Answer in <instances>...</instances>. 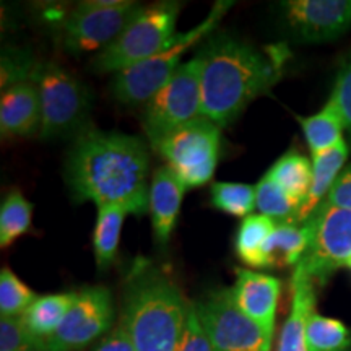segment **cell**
I'll return each mask as SVG.
<instances>
[{
	"label": "cell",
	"mask_w": 351,
	"mask_h": 351,
	"mask_svg": "<svg viewBox=\"0 0 351 351\" xmlns=\"http://www.w3.org/2000/svg\"><path fill=\"white\" fill-rule=\"evenodd\" d=\"M148 163L142 138L91 125L72 142L65 181L77 204L122 205L142 217L150 210Z\"/></svg>",
	"instance_id": "obj_1"
},
{
	"label": "cell",
	"mask_w": 351,
	"mask_h": 351,
	"mask_svg": "<svg viewBox=\"0 0 351 351\" xmlns=\"http://www.w3.org/2000/svg\"><path fill=\"white\" fill-rule=\"evenodd\" d=\"M202 62V114L219 127L230 125L282 77L288 54L282 46L258 49L226 34L208 39Z\"/></svg>",
	"instance_id": "obj_2"
},
{
	"label": "cell",
	"mask_w": 351,
	"mask_h": 351,
	"mask_svg": "<svg viewBox=\"0 0 351 351\" xmlns=\"http://www.w3.org/2000/svg\"><path fill=\"white\" fill-rule=\"evenodd\" d=\"M189 306L169 275L138 258L124 283L121 322L137 351H178Z\"/></svg>",
	"instance_id": "obj_3"
},
{
	"label": "cell",
	"mask_w": 351,
	"mask_h": 351,
	"mask_svg": "<svg viewBox=\"0 0 351 351\" xmlns=\"http://www.w3.org/2000/svg\"><path fill=\"white\" fill-rule=\"evenodd\" d=\"M33 83L41 99L39 137L75 140L90 129L93 96L85 83L54 62H38Z\"/></svg>",
	"instance_id": "obj_4"
},
{
	"label": "cell",
	"mask_w": 351,
	"mask_h": 351,
	"mask_svg": "<svg viewBox=\"0 0 351 351\" xmlns=\"http://www.w3.org/2000/svg\"><path fill=\"white\" fill-rule=\"evenodd\" d=\"M232 2H217L208 13V16L195 28L187 33H178L165 49H161L150 59L130 65L124 70L114 73L111 90L114 98L122 104H145L153 95L174 75L176 70L182 65V57L186 52L217 28L219 20L228 12Z\"/></svg>",
	"instance_id": "obj_5"
},
{
	"label": "cell",
	"mask_w": 351,
	"mask_h": 351,
	"mask_svg": "<svg viewBox=\"0 0 351 351\" xmlns=\"http://www.w3.org/2000/svg\"><path fill=\"white\" fill-rule=\"evenodd\" d=\"M179 12L181 3L178 2H158L152 7H142L124 32L93 57L91 69L96 73L114 75L158 54L178 34L176 23Z\"/></svg>",
	"instance_id": "obj_6"
},
{
	"label": "cell",
	"mask_w": 351,
	"mask_h": 351,
	"mask_svg": "<svg viewBox=\"0 0 351 351\" xmlns=\"http://www.w3.org/2000/svg\"><path fill=\"white\" fill-rule=\"evenodd\" d=\"M204 117L202 114V62L199 56L181 67L143 104L142 127L150 143Z\"/></svg>",
	"instance_id": "obj_7"
},
{
	"label": "cell",
	"mask_w": 351,
	"mask_h": 351,
	"mask_svg": "<svg viewBox=\"0 0 351 351\" xmlns=\"http://www.w3.org/2000/svg\"><path fill=\"white\" fill-rule=\"evenodd\" d=\"M219 142L221 127L204 116L166 135L152 147L158 155L165 158L184 186L195 189L205 186L215 174Z\"/></svg>",
	"instance_id": "obj_8"
},
{
	"label": "cell",
	"mask_w": 351,
	"mask_h": 351,
	"mask_svg": "<svg viewBox=\"0 0 351 351\" xmlns=\"http://www.w3.org/2000/svg\"><path fill=\"white\" fill-rule=\"evenodd\" d=\"M199 320L215 351H270L274 332L236 306L231 288H219L195 302Z\"/></svg>",
	"instance_id": "obj_9"
},
{
	"label": "cell",
	"mask_w": 351,
	"mask_h": 351,
	"mask_svg": "<svg viewBox=\"0 0 351 351\" xmlns=\"http://www.w3.org/2000/svg\"><path fill=\"white\" fill-rule=\"evenodd\" d=\"M311 238L298 269L314 283H326L351 257V212L324 200L306 219Z\"/></svg>",
	"instance_id": "obj_10"
},
{
	"label": "cell",
	"mask_w": 351,
	"mask_h": 351,
	"mask_svg": "<svg viewBox=\"0 0 351 351\" xmlns=\"http://www.w3.org/2000/svg\"><path fill=\"white\" fill-rule=\"evenodd\" d=\"M142 5L129 0L80 2L62 23L64 47L73 54L103 51L124 32Z\"/></svg>",
	"instance_id": "obj_11"
},
{
	"label": "cell",
	"mask_w": 351,
	"mask_h": 351,
	"mask_svg": "<svg viewBox=\"0 0 351 351\" xmlns=\"http://www.w3.org/2000/svg\"><path fill=\"white\" fill-rule=\"evenodd\" d=\"M114 302L109 288L86 287L78 291L77 301L70 307L57 332L44 343L51 351H78L103 339L112 328Z\"/></svg>",
	"instance_id": "obj_12"
},
{
	"label": "cell",
	"mask_w": 351,
	"mask_h": 351,
	"mask_svg": "<svg viewBox=\"0 0 351 351\" xmlns=\"http://www.w3.org/2000/svg\"><path fill=\"white\" fill-rule=\"evenodd\" d=\"M291 33L302 43H327L351 28V0H291L282 3Z\"/></svg>",
	"instance_id": "obj_13"
},
{
	"label": "cell",
	"mask_w": 351,
	"mask_h": 351,
	"mask_svg": "<svg viewBox=\"0 0 351 351\" xmlns=\"http://www.w3.org/2000/svg\"><path fill=\"white\" fill-rule=\"evenodd\" d=\"M232 300L243 313L275 332L276 307H278L282 283L275 276L257 274L254 270L236 269V282L231 288Z\"/></svg>",
	"instance_id": "obj_14"
},
{
	"label": "cell",
	"mask_w": 351,
	"mask_h": 351,
	"mask_svg": "<svg viewBox=\"0 0 351 351\" xmlns=\"http://www.w3.org/2000/svg\"><path fill=\"white\" fill-rule=\"evenodd\" d=\"M187 187L168 165L158 168L150 182V217L156 245L165 249L169 244Z\"/></svg>",
	"instance_id": "obj_15"
},
{
	"label": "cell",
	"mask_w": 351,
	"mask_h": 351,
	"mask_svg": "<svg viewBox=\"0 0 351 351\" xmlns=\"http://www.w3.org/2000/svg\"><path fill=\"white\" fill-rule=\"evenodd\" d=\"M0 132L2 137H32L41 132V99L33 82L2 91Z\"/></svg>",
	"instance_id": "obj_16"
},
{
	"label": "cell",
	"mask_w": 351,
	"mask_h": 351,
	"mask_svg": "<svg viewBox=\"0 0 351 351\" xmlns=\"http://www.w3.org/2000/svg\"><path fill=\"white\" fill-rule=\"evenodd\" d=\"M291 309L285 320L276 351H309L306 343V322L315 311V283L295 267L291 278Z\"/></svg>",
	"instance_id": "obj_17"
},
{
	"label": "cell",
	"mask_w": 351,
	"mask_h": 351,
	"mask_svg": "<svg viewBox=\"0 0 351 351\" xmlns=\"http://www.w3.org/2000/svg\"><path fill=\"white\" fill-rule=\"evenodd\" d=\"M309 238L306 223H275L262 252L263 269L296 267L304 256Z\"/></svg>",
	"instance_id": "obj_18"
},
{
	"label": "cell",
	"mask_w": 351,
	"mask_h": 351,
	"mask_svg": "<svg viewBox=\"0 0 351 351\" xmlns=\"http://www.w3.org/2000/svg\"><path fill=\"white\" fill-rule=\"evenodd\" d=\"M346 158H348V145L345 140L326 152L313 155V160H311L313 161V182L301 207L300 223H304L309 215L319 207V204L327 199L332 186L345 168Z\"/></svg>",
	"instance_id": "obj_19"
},
{
	"label": "cell",
	"mask_w": 351,
	"mask_h": 351,
	"mask_svg": "<svg viewBox=\"0 0 351 351\" xmlns=\"http://www.w3.org/2000/svg\"><path fill=\"white\" fill-rule=\"evenodd\" d=\"M77 296L78 293L75 291L38 296L36 301L21 315L28 330L38 340H49L60 327V324L64 322L70 307L77 301Z\"/></svg>",
	"instance_id": "obj_20"
},
{
	"label": "cell",
	"mask_w": 351,
	"mask_h": 351,
	"mask_svg": "<svg viewBox=\"0 0 351 351\" xmlns=\"http://www.w3.org/2000/svg\"><path fill=\"white\" fill-rule=\"evenodd\" d=\"M132 215L127 207L122 205H103L98 207V217L93 231V252L96 265L101 270L111 265L119 249L121 231L125 218Z\"/></svg>",
	"instance_id": "obj_21"
},
{
	"label": "cell",
	"mask_w": 351,
	"mask_h": 351,
	"mask_svg": "<svg viewBox=\"0 0 351 351\" xmlns=\"http://www.w3.org/2000/svg\"><path fill=\"white\" fill-rule=\"evenodd\" d=\"M300 124L302 132H304L307 147L313 155L326 152L343 140L341 132H343L345 125L339 108L335 106L332 98H328L324 108L314 116L301 117Z\"/></svg>",
	"instance_id": "obj_22"
},
{
	"label": "cell",
	"mask_w": 351,
	"mask_h": 351,
	"mask_svg": "<svg viewBox=\"0 0 351 351\" xmlns=\"http://www.w3.org/2000/svg\"><path fill=\"white\" fill-rule=\"evenodd\" d=\"M267 174L302 207L313 182V161L296 150H289L275 161Z\"/></svg>",
	"instance_id": "obj_23"
},
{
	"label": "cell",
	"mask_w": 351,
	"mask_h": 351,
	"mask_svg": "<svg viewBox=\"0 0 351 351\" xmlns=\"http://www.w3.org/2000/svg\"><path fill=\"white\" fill-rule=\"evenodd\" d=\"M275 228L274 219L263 215H249L243 219L236 232V256L244 265L252 269H263L262 252L267 239Z\"/></svg>",
	"instance_id": "obj_24"
},
{
	"label": "cell",
	"mask_w": 351,
	"mask_h": 351,
	"mask_svg": "<svg viewBox=\"0 0 351 351\" xmlns=\"http://www.w3.org/2000/svg\"><path fill=\"white\" fill-rule=\"evenodd\" d=\"M256 210L275 223H300L301 204L265 174L256 186Z\"/></svg>",
	"instance_id": "obj_25"
},
{
	"label": "cell",
	"mask_w": 351,
	"mask_h": 351,
	"mask_svg": "<svg viewBox=\"0 0 351 351\" xmlns=\"http://www.w3.org/2000/svg\"><path fill=\"white\" fill-rule=\"evenodd\" d=\"M306 343L309 351H350L351 330L340 320L314 311L306 322Z\"/></svg>",
	"instance_id": "obj_26"
},
{
	"label": "cell",
	"mask_w": 351,
	"mask_h": 351,
	"mask_svg": "<svg viewBox=\"0 0 351 351\" xmlns=\"http://www.w3.org/2000/svg\"><path fill=\"white\" fill-rule=\"evenodd\" d=\"M33 205L19 191H13L0 207V245L3 249L32 230Z\"/></svg>",
	"instance_id": "obj_27"
},
{
	"label": "cell",
	"mask_w": 351,
	"mask_h": 351,
	"mask_svg": "<svg viewBox=\"0 0 351 351\" xmlns=\"http://www.w3.org/2000/svg\"><path fill=\"white\" fill-rule=\"evenodd\" d=\"M210 202L219 212L245 218L256 210V186L243 182H215L210 187Z\"/></svg>",
	"instance_id": "obj_28"
},
{
	"label": "cell",
	"mask_w": 351,
	"mask_h": 351,
	"mask_svg": "<svg viewBox=\"0 0 351 351\" xmlns=\"http://www.w3.org/2000/svg\"><path fill=\"white\" fill-rule=\"evenodd\" d=\"M32 291L10 269L0 271V314L2 317H21L36 301Z\"/></svg>",
	"instance_id": "obj_29"
},
{
	"label": "cell",
	"mask_w": 351,
	"mask_h": 351,
	"mask_svg": "<svg viewBox=\"0 0 351 351\" xmlns=\"http://www.w3.org/2000/svg\"><path fill=\"white\" fill-rule=\"evenodd\" d=\"M38 62H34L29 56H25L23 52L10 49L3 51L2 54V91L8 88L20 85V83L33 82L34 70H36Z\"/></svg>",
	"instance_id": "obj_30"
},
{
	"label": "cell",
	"mask_w": 351,
	"mask_h": 351,
	"mask_svg": "<svg viewBox=\"0 0 351 351\" xmlns=\"http://www.w3.org/2000/svg\"><path fill=\"white\" fill-rule=\"evenodd\" d=\"M41 343L26 327L23 317L0 319V351H29Z\"/></svg>",
	"instance_id": "obj_31"
},
{
	"label": "cell",
	"mask_w": 351,
	"mask_h": 351,
	"mask_svg": "<svg viewBox=\"0 0 351 351\" xmlns=\"http://www.w3.org/2000/svg\"><path fill=\"white\" fill-rule=\"evenodd\" d=\"M330 98L339 108L345 129L351 134V56L339 70Z\"/></svg>",
	"instance_id": "obj_32"
},
{
	"label": "cell",
	"mask_w": 351,
	"mask_h": 351,
	"mask_svg": "<svg viewBox=\"0 0 351 351\" xmlns=\"http://www.w3.org/2000/svg\"><path fill=\"white\" fill-rule=\"evenodd\" d=\"M178 351H215L207 332L202 327L199 315L195 311V302H191L187 313L186 327H184L182 340Z\"/></svg>",
	"instance_id": "obj_33"
},
{
	"label": "cell",
	"mask_w": 351,
	"mask_h": 351,
	"mask_svg": "<svg viewBox=\"0 0 351 351\" xmlns=\"http://www.w3.org/2000/svg\"><path fill=\"white\" fill-rule=\"evenodd\" d=\"M326 202L333 205V207L351 212V165L345 166L339 178H337Z\"/></svg>",
	"instance_id": "obj_34"
},
{
	"label": "cell",
	"mask_w": 351,
	"mask_h": 351,
	"mask_svg": "<svg viewBox=\"0 0 351 351\" xmlns=\"http://www.w3.org/2000/svg\"><path fill=\"white\" fill-rule=\"evenodd\" d=\"M93 351H137V348H135L124 324L119 322L103 339H99Z\"/></svg>",
	"instance_id": "obj_35"
},
{
	"label": "cell",
	"mask_w": 351,
	"mask_h": 351,
	"mask_svg": "<svg viewBox=\"0 0 351 351\" xmlns=\"http://www.w3.org/2000/svg\"><path fill=\"white\" fill-rule=\"evenodd\" d=\"M29 351H51L49 348H47V345L44 343V341H41V343H38V345H34L32 350Z\"/></svg>",
	"instance_id": "obj_36"
},
{
	"label": "cell",
	"mask_w": 351,
	"mask_h": 351,
	"mask_svg": "<svg viewBox=\"0 0 351 351\" xmlns=\"http://www.w3.org/2000/svg\"><path fill=\"white\" fill-rule=\"evenodd\" d=\"M345 267H348V269L351 270V257L348 258V261H346V263H345Z\"/></svg>",
	"instance_id": "obj_37"
}]
</instances>
